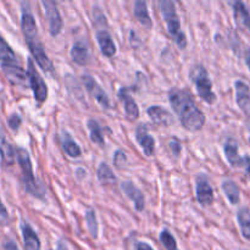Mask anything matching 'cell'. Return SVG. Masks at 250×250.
<instances>
[{
  "mask_svg": "<svg viewBox=\"0 0 250 250\" xmlns=\"http://www.w3.org/2000/svg\"><path fill=\"white\" fill-rule=\"evenodd\" d=\"M168 102L180 119L183 128L190 132H197L204 127L207 121L204 112L197 106L192 94L188 90L171 88L168 92Z\"/></svg>",
  "mask_w": 250,
  "mask_h": 250,
  "instance_id": "1",
  "label": "cell"
},
{
  "mask_svg": "<svg viewBox=\"0 0 250 250\" xmlns=\"http://www.w3.org/2000/svg\"><path fill=\"white\" fill-rule=\"evenodd\" d=\"M16 158L20 167L22 171V181H23L24 189L32 197L37 199H44L45 195V188L43 187L41 182L34 177L33 165H32L31 158L26 149L17 148L16 149Z\"/></svg>",
  "mask_w": 250,
  "mask_h": 250,
  "instance_id": "2",
  "label": "cell"
},
{
  "mask_svg": "<svg viewBox=\"0 0 250 250\" xmlns=\"http://www.w3.org/2000/svg\"><path fill=\"white\" fill-rule=\"evenodd\" d=\"M159 6H160L161 15H163L166 26H167L168 34L173 39V42L177 44L178 48L183 50V49L187 48L188 41L185 32L182 31L181 20L177 14V10H176L175 2L171 1V0H161L159 2Z\"/></svg>",
  "mask_w": 250,
  "mask_h": 250,
  "instance_id": "3",
  "label": "cell"
},
{
  "mask_svg": "<svg viewBox=\"0 0 250 250\" xmlns=\"http://www.w3.org/2000/svg\"><path fill=\"white\" fill-rule=\"evenodd\" d=\"M190 80L194 83L198 95L208 104L216 102V94L212 90V82L207 68L202 65H195L190 70Z\"/></svg>",
  "mask_w": 250,
  "mask_h": 250,
  "instance_id": "4",
  "label": "cell"
},
{
  "mask_svg": "<svg viewBox=\"0 0 250 250\" xmlns=\"http://www.w3.org/2000/svg\"><path fill=\"white\" fill-rule=\"evenodd\" d=\"M27 78H28L29 85H31V89L33 92L34 99L38 103L39 105L43 104L44 102L48 98V87H46L45 82L42 78V76L39 75V72L37 71L36 65H34L33 60L32 59H28L27 61Z\"/></svg>",
  "mask_w": 250,
  "mask_h": 250,
  "instance_id": "5",
  "label": "cell"
},
{
  "mask_svg": "<svg viewBox=\"0 0 250 250\" xmlns=\"http://www.w3.org/2000/svg\"><path fill=\"white\" fill-rule=\"evenodd\" d=\"M42 5L44 6V11H45V19L48 22L49 33L51 37H56L60 34L62 31L63 21L61 17L60 11H59L58 4L53 0H43Z\"/></svg>",
  "mask_w": 250,
  "mask_h": 250,
  "instance_id": "6",
  "label": "cell"
},
{
  "mask_svg": "<svg viewBox=\"0 0 250 250\" xmlns=\"http://www.w3.org/2000/svg\"><path fill=\"white\" fill-rule=\"evenodd\" d=\"M21 27L23 36L26 38V43H33L39 41L38 28H37L36 19L29 9L28 4L22 5V16H21Z\"/></svg>",
  "mask_w": 250,
  "mask_h": 250,
  "instance_id": "7",
  "label": "cell"
},
{
  "mask_svg": "<svg viewBox=\"0 0 250 250\" xmlns=\"http://www.w3.org/2000/svg\"><path fill=\"white\" fill-rule=\"evenodd\" d=\"M82 82L85 85L88 92L90 93L93 98L98 102V104L103 107V109H110L111 107V103H110L109 95L105 93V90L103 89L99 85V83L94 80L90 75H83L82 76Z\"/></svg>",
  "mask_w": 250,
  "mask_h": 250,
  "instance_id": "8",
  "label": "cell"
},
{
  "mask_svg": "<svg viewBox=\"0 0 250 250\" xmlns=\"http://www.w3.org/2000/svg\"><path fill=\"white\" fill-rule=\"evenodd\" d=\"M197 200L202 207H210L214 203V189L205 175H199L195 182Z\"/></svg>",
  "mask_w": 250,
  "mask_h": 250,
  "instance_id": "9",
  "label": "cell"
},
{
  "mask_svg": "<svg viewBox=\"0 0 250 250\" xmlns=\"http://www.w3.org/2000/svg\"><path fill=\"white\" fill-rule=\"evenodd\" d=\"M31 51L32 56H33L34 61L37 62V65L44 71V72H53L54 71V65L51 62V60L49 59V56L46 55L45 50H44V45L42 44L41 41L33 42V43L27 44Z\"/></svg>",
  "mask_w": 250,
  "mask_h": 250,
  "instance_id": "10",
  "label": "cell"
},
{
  "mask_svg": "<svg viewBox=\"0 0 250 250\" xmlns=\"http://www.w3.org/2000/svg\"><path fill=\"white\" fill-rule=\"evenodd\" d=\"M121 189L128 197L129 200L134 204V209L138 212H142L146 208V198L142 190L131 181H125L121 183Z\"/></svg>",
  "mask_w": 250,
  "mask_h": 250,
  "instance_id": "11",
  "label": "cell"
},
{
  "mask_svg": "<svg viewBox=\"0 0 250 250\" xmlns=\"http://www.w3.org/2000/svg\"><path fill=\"white\" fill-rule=\"evenodd\" d=\"M1 71L12 84H24L27 80V73L21 66L17 65V62H2Z\"/></svg>",
  "mask_w": 250,
  "mask_h": 250,
  "instance_id": "12",
  "label": "cell"
},
{
  "mask_svg": "<svg viewBox=\"0 0 250 250\" xmlns=\"http://www.w3.org/2000/svg\"><path fill=\"white\" fill-rule=\"evenodd\" d=\"M232 7H233V17L237 27L250 34V11L248 6L243 1L238 0L232 2Z\"/></svg>",
  "mask_w": 250,
  "mask_h": 250,
  "instance_id": "13",
  "label": "cell"
},
{
  "mask_svg": "<svg viewBox=\"0 0 250 250\" xmlns=\"http://www.w3.org/2000/svg\"><path fill=\"white\" fill-rule=\"evenodd\" d=\"M236 88V103L246 116L250 117V87L243 81L234 82Z\"/></svg>",
  "mask_w": 250,
  "mask_h": 250,
  "instance_id": "14",
  "label": "cell"
},
{
  "mask_svg": "<svg viewBox=\"0 0 250 250\" xmlns=\"http://www.w3.org/2000/svg\"><path fill=\"white\" fill-rule=\"evenodd\" d=\"M136 141L141 146L142 150L148 158L154 155L155 151V139L149 133L148 128L144 125H139L136 128Z\"/></svg>",
  "mask_w": 250,
  "mask_h": 250,
  "instance_id": "15",
  "label": "cell"
},
{
  "mask_svg": "<svg viewBox=\"0 0 250 250\" xmlns=\"http://www.w3.org/2000/svg\"><path fill=\"white\" fill-rule=\"evenodd\" d=\"M225 156L232 167H242L243 166V158L239 155L238 143L234 138H227L224 144Z\"/></svg>",
  "mask_w": 250,
  "mask_h": 250,
  "instance_id": "16",
  "label": "cell"
},
{
  "mask_svg": "<svg viewBox=\"0 0 250 250\" xmlns=\"http://www.w3.org/2000/svg\"><path fill=\"white\" fill-rule=\"evenodd\" d=\"M119 98L121 100V103L124 104L125 112H126V116L129 120H137L139 117V107L137 105L136 100L132 98V95L129 94L128 88H121L119 92Z\"/></svg>",
  "mask_w": 250,
  "mask_h": 250,
  "instance_id": "17",
  "label": "cell"
},
{
  "mask_svg": "<svg viewBox=\"0 0 250 250\" xmlns=\"http://www.w3.org/2000/svg\"><path fill=\"white\" fill-rule=\"evenodd\" d=\"M95 37H97V42L99 44L103 55L106 56V58H112V56L116 55V45H115L109 32L105 31V29H99L95 33Z\"/></svg>",
  "mask_w": 250,
  "mask_h": 250,
  "instance_id": "18",
  "label": "cell"
},
{
  "mask_svg": "<svg viewBox=\"0 0 250 250\" xmlns=\"http://www.w3.org/2000/svg\"><path fill=\"white\" fill-rule=\"evenodd\" d=\"M146 114L154 124L163 125V126H171L173 124V116L171 115V112L159 105H153L149 107L146 110Z\"/></svg>",
  "mask_w": 250,
  "mask_h": 250,
  "instance_id": "19",
  "label": "cell"
},
{
  "mask_svg": "<svg viewBox=\"0 0 250 250\" xmlns=\"http://www.w3.org/2000/svg\"><path fill=\"white\" fill-rule=\"evenodd\" d=\"M71 58L75 63L80 66H85L89 63V49L88 45L83 41H77L72 44V48H71Z\"/></svg>",
  "mask_w": 250,
  "mask_h": 250,
  "instance_id": "20",
  "label": "cell"
},
{
  "mask_svg": "<svg viewBox=\"0 0 250 250\" xmlns=\"http://www.w3.org/2000/svg\"><path fill=\"white\" fill-rule=\"evenodd\" d=\"M21 232L24 247L27 250H41V239L28 222H22Z\"/></svg>",
  "mask_w": 250,
  "mask_h": 250,
  "instance_id": "21",
  "label": "cell"
},
{
  "mask_svg": "<svg viewBox=\"0 0 250 250\" xmlns=\"http://www.w3.org/2000/svg\"><path fill=\"white\" fill-rule=\"evenodd\" d=\"M0 155H1V163L4 166H11L15 164L16 149H14V146L6 141L1 128H0Z\"/></svg>",
  "mask_w": 250,
  "mask_h": 250,
  "instance_id": "22",
  "label": "cell"
},
{
  "mask_svg": "<svg viewBox=\"0 0 250 250\" xmlns=\"http://www.w3.org/2000/svg\"><path fill=\"white\" fill-rule=\"evenodd\" d=\"M133 14L142 26H144L148 29H150L153 27V21L150 19V15H149L148 5H146V2L144 0H137L134 2Z\"/></svg>",
  "mask_w": 250,
  "mask_h": 250,
  "instance_id": "23",
  "label": "cell"
},
{
  "mask_svg": "<svg viewBox=\"0 0 250 250\" xmlns=\"http://www.w3.org/2000/svg\"><path fill=\"white\" fill-rule=\"evenodd\" d=\"M221 188L222 192L225 193V195L232 205H238L241 203V189L234 181L226 178V180L222 181Z\"/></svg>",
  "mask_w": 250,
  "mask_h": 250,
  "instance_id": "24",
  "label": "cell"
},
{
  "mask_svg": "<svg viewBox=\"0 0 250 250\" xmlns=\"http://www.w3.org/2000/svg\"><path fill=\"white\" fill-rule=\"evenodd\" d=\"M237 221H238L243 238L250 242V210L248 208H241L238 210Z\"/></svg>",
  "mask_w": 250,
  "mask_h": 250,
  "instance_id": "25",
  "label": "cell"
},
{
  "mask_svg": "<svg viewBox=\"0 0 250 250\" xmlns=\"http://www.w3.org/2000/svg\"><path fill=\"white\" fill-rule=\"evenodd\" d=\"M87 127L89 129V136L90 141L94 144H98L99 146H105V138L104 134H103V129L100 127L99 122L94 119H89L87 121Z\"/></svg>",
  "mask_w": 250,
  "mask_h": 250,
  "instance_id": "26",
  "label": "cell"
},
{
  "mask_svg": "<svg viewBox=\"0 0 250 250\" xmlns=\"http://www.w3.org/2000/svg\"><path fill=\"white\" fill-rule=\"evenodd\" d=\"M97 173H98V180H99V182L102 183V185H110V186L116 185L117 182L116 176H115L112 168L110 167L106 163L100 164L99 167H98Z\"/></svg>",
  "mask_w": 250,
  "mask_h": 250,
  "instance_id": "27",
  "label": "cell"
},
{
  "mask_svg": "<svg viewBox=\"0 0 250 250\" xmlns=\"http://www.w3.org/2000/svg\"><path fill=\"white\" fill-rule=\"evenodd\" d=\"M62 149L66 154H67L70 158L76 159L80 158L82 155V150H81V146L76 143L72 139V137L68 133H63L62 137Z\"/></svg>",
  "mask_w": 250,
  "mask_h": 250,
  "instance_id": "28",
  "label": "cell"
},
{
  "mask_svg": "<svg viewBox=\"0 0 250 250\" xmlns=\"http://www.w3.org/2000/svg\"><path fill=\"white\" fill-rule=\"evenodd\" d=\"M0 60L2 62H17L16 54L1 36H0Z\"/></svg>",
  "mask_w": 250,
  "mask_h": 250,
  "instance_id": "29",
  "label": "cell"
},
{
  "mask_svg": "<svg viewBox=\"0 0 250 250\" xmlns=\"http://www.w3.org/2000/svg\"><path fill=\"white\" fill-rule=\"evenodd\" d=\"M85 222H87V227L90 236L94 239H97L98 233H99V227H98L97 214H95V211L93 209H88L85 211Z\"/></svg>",
  "mask_w": 250,
  "mask_h": 250,
  "instance_id": "30",
  "label": "cell"
},
{
  "mask_svg": "<svg viewBox=\"0 0 250 250\" xmlns=\"http://www.w3.org/2000/svg\"><path fill=\"white\" fill-rule=\"evenodd\" d=\"M159 239H160L161 244L165 247L166 250H180L178 249L176 238L172 236V233H171L167 229H164L163 231L160 232Z\"/></svg>",
  "mask_w": 250,
  "mask_h": 250,
  "instance_id": "31",
  "label": "cell"
},
{
  "mask_svg": "<svg viewBox=\"0 0 250 250\" xmlns=\"http://www.w3.org/2000/svg\"><path fill=\"white\" fill-rule=\"evenodd\" d=\"M10 224V215L7 209L5 208V205L2 204V202L0 200V226L6 227Z\"/></svg>",
  "mask_w": 250,
  "mask_h": 250,
  "instance_id": "32",
  "label": "cell"
},
{
  "mask_svg": "<svg viewBox=\"0 0 250 250\" xmlns=\"http://www.w3.org/2000/svg\"><path fill=\"white\" fill-rule=\"evenodd\" d=\"M127 163V155L122 150H117L114 155V164L117 168H122Z\"/></svg>",
  "mask_w": 250,
  "mask_h": 250,
  "instance_id": "33",
  "label": "cell"
},
{
  "mask_svg": "<svg viewBox=\"0 0 250 250\" xmlns=\"http://www.w3.org/2000/svg\"><path fill=\"white\" fill-rule=\"evenodd\" d=\"M21 124H22V119L20 117V115H17V114H12L11 116L7 119V125H9V127L14 132H16L17 129L20 128Z\"/></svg>",
  "mask_w": 250,
  "mask_h": 250,
  "instance_id": "34",
  "label": "cell"
},
{
  "mask_svg": "<svg viewBox=\"0 0 250 250\" xmlns=\"http://www.w3.org/2000/svg\"><path fill=\"white\" fill-rule=\"evenodd\" d=\"M170 149H171V151H172L173 155H175V156L180 155L181 151H182V146H181L180 141H178L177 138L171 139V141H170Z\"/></svg>",
  "mask_w": 250,
  "mask_h": 250,
  "instance_id": "35",
  "label": "cell"
},
{
  "mask_svg": "<svg viewBox=\"0 0 250 250\" xmlns=\"http://www.w3.org/2000/svg\"><path fill=\"white\" fill-rule=\"evenodd\" d=\"M2 248H4V250H20L19 247H17V244L15 243L12 239H6L4 246H2Z\"/></svg>",
  "mask_w": 250,
  "mask_h": 250,
  "instance_id": "36",
  "label": "cell"
},
{
  "mask_svg": "<svg viewBox=\"0 0 250 250\" xmlns=\"http://www.w3.org/2000/svg\"><path fill=\"white\" fill-rule=\"evenodd\" d=\"M243 166L246 168V173L250 180V155L243 156Z\"/></svg>",
  "mask_w": 250,
  "mask_h": 250,
  "instance_id": "37",
  "label": "cell"
},
{
  "mask_svg": "<svg viewBox=\"0 0 250 250\" xmlns=\"http://www.w3.org/2000/svg\"><path fill=\"white\" fill-rule=\"evenodd\" d=\"M136 248H137V250H154L150 247V244L146 243V242H138Z\"/></svg>",
  "mask_w": 250,
  "mask_h": 250,
  "instance_id": "38",
  "label": "cell"
},
{
  "mask_svg": "<svg viewBox=\"0 0 250 250\" xmlns=\"http://www.w3.org/2000/svg\"><path fill=\"white\" fill-rule=\"evenodd\" d=\"M56 250H68L67 244H66L65 241H59L58 244H56Z\"/></svg>",
  "mask_w": 250,
  "mask_h": 250,
  "instance_id": "39",
  "label": "cell"
},
{
  "mask_svg": "<svg viewBox=\"0 0 250 250\" xmlns=\"http://www.w3.org/2000/svg\"><path fill=\"white\" fill-rule=\"evenodd\" d=\"M246 65L248 66L249 72H250V48H248L246 50Z\"/></svg>",
  "mask_w": 250,
  "mask_h": 250,
  "instance_id": "40",
  "label": "cell"
},
{
  "mask_svg": "<svg viewBox=\"0 0 250 250\" xmlns=\"http://www.w3.org/2000/svg\"><path fill=\"white\" fill-rule=\"evenodd\" d=\"M249 144H250V127H249Z\"/></svg>",
  "mask_w": 250,
  "mask_h": 250,
  "instance_id": "41",
  "label": "cell"
}]
</instances>
